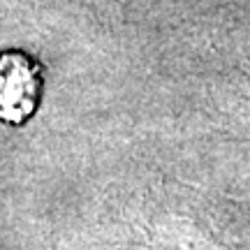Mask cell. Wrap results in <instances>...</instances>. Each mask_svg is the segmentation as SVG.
Segmentation results:
<instances>
[{
    "instance_id": "1",
    "label": "cell",
    "mask_w": 250,
    "mask_h": 250,
    "mask_svg": "<svg viewBox=\"0 0 250 250\" xmlns=\"http://www.w3.org/2000/svg\"><path fill=\"white\" fill-rule=\"evenodd\" d=\"M40 93H42V77L37 62L17 51L2 56V74H0L2 121L9 125L26 123L37 109Z\"/></svg>"
}]
</instances>
